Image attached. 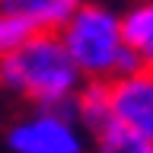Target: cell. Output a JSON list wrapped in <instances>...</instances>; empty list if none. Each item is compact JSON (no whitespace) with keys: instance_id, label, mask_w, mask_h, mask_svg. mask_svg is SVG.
Wrapping results in <instances>:
<instances>
[{"instance_id":"cell-8","label":"cell","mask_w":153,"mask_h":153,"mask_svg":"<svg viewBox=\"0 0 153 153\" xmlns=\"http://www.w3.org/2000/svg\"><path fill=\"white\" fill-rule=\"evenodd\" d=\"M93 147L102 153H153L150 140H143L137 131H131L128 124L115 121V118L93 137Z\"/></svg>"},{"instance_id":"cell-3","label":"cell","mask_w":153,"mask_h":153,"mask_svg":"<svg viewBox=\"0 0 153 153\" xmlns=\"http://www.w3.org/2000/svg\"><path fill=\"white\" fill-rule=\"evenodd\" d=\"M89 137L74 118V108L32 105L3 128L10 153H83Z\"/></svg>"},{"instance_id":"cell-6","label":"cell","mask_w":153,"mask_h":153,"mask_svg":"<svg viewBox=\"0 0 153 153\" xmlns=\"http://www.w3.org/2000/svg\"><path fill=\"white\" fill-rule=\"evenodd\" d=\"M80 3L83 0H0L3 10H13L19 16H26L35 29H51V32L64 26Z\"/></svg>"},{"instance_id":"cell-2","label":"cell","mask_w":153,"mask_h":153,"mask_svg":"<svg viewBox=\"0 0 153 153\" xmlns=\"http://www.w3.org/2000/svg\"><path fill=\"white\" fill-rule=\"evenodd\" d=\"M57 32L83 80H112L118 74V64L128 51L118 10L102 0H83Z\"/></svg>"},{"instance_id":"cell-9","label":"cell","mask_w":153,"mask_h":153,"mask_svg":"<svg viewBox=\"0 0 153 153\" xmlns=\"http://www.w3.org/2000/svg\"><path fill=\"white\" fill-rule=\"evenodd\" d=\"M32 32H35V26H32L26 16L0 7V57L10 54V51H16Z\"/></svg>"},{"instance_id":"cell-7","label":"cell","mask_w":153,"mask_h":153,"mask_svg":"<svg viewBox=\"0 0 153 153\" xmlns=\"http://www.w3.org/2000/svg\"><path fill=\"white\" fill-rule=\"evenodd\" d=\"M121 35L147 61L153 51V0H131L121 10Z\"/></svg>"},{"instance_id":"cell-5","label":"cell","mask_w":153,"mask_h":153,"mask_svg":"<svg viewBox=\"0 0 153 153\" xmlns=\"http://www.w3.org/2000/svg\"><path fill=\"white\" fill-rule=\"evenodd\" d=\"M74 118L86 131V137L93 140L105 124L112 121V86L108 80H83L74 93Z\"/></svg>"},{"instance_id":"cell-10","label":"cell","mask_w":153,"mask_h":153,"mask_svg":"<svg viewBox=\"0 0 153 153\" xmlns=\"http://www.w3.org/2000/svg\"><path fill=\"white\" fill-rule=\"evenodd\" d=\"M143 64H147V67H150V70H153V51H150V54H147V61H143Z\"/></svg>"},{"instance_id":"cell-1","label":"cell","mask_w":153,"mask_h":153,"mask_svg":"<svg viewBox=\"0 0 153 153\" xmlns=\"http://www.w3.org/2000/svg\"><path fill=\"white\" fill-rule=\"evenodd\" d=\"M80 83V67L74 64L61 32L51 29H35L16 51L0 57V89L29 105L70 108Z\"/></svg>"},{"instance_id":"cell-4","label":"cell","mask_w":153,"mask_h":153,"mask_svg":"<svg viewBox=\"0 0 153 153\" xmlns=\"http://www.w3.org/2000/svg\"><path fill=\"white\" fill-rule=\"evenodd\" d=\"M112 118L153 143V70L147 64L131 74L112 76Z\"/></svg>"}]
</instances>
